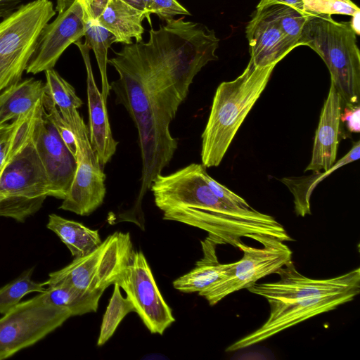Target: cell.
Listing matches in <instances>:
<instances>
[{
    "mask_svg": "<svg viewBox=\"0 0 360 360\" xmlns=\"http://www.w3.org/2000/svg\"><path fill=\"white\" fill-rule=\"evenodd\" d=\"M219 39L203 24L169 19L150 29L147 42L125 44L108 59L119 75L110 84L138 131L142 160L140 201L157 175L171 162L178 141L170 123L186 99L195 75L215 53Z\"/></svg>",
    "mask_w": 360,
    "mask_h": 360,
    "instance_id": "6da1fadb",
    "label": "cell"
},
{
    "mask_svg": "<svg viewBox=\"0 0 360 360\" xmlns=\"http://www.w3.org/2000/svg\"><path fill=\"white\" fill-rule=\"evenodd\" d=\"M205 168L192 163L170 174L156 176L150 189L164 219L198 228L219 244L234 247L242 237L255 234L284 242L293 240L273 217L217 195L207 183Z\"/></svg>",
    "mask_w": 360,
    "mask_h": 360,
    "instance_id": "7a4b0ae2",
    "label": "cell"
},
{
    "mask_svg": "<svg viewBox=\"0 0 360 360\" xmlns=\"http://www.w3.org/2000/svg\"><path fill=\"white\" fill-rule=\"evenodd\" d=\"M274 282L255 283L251 293L265 298L269 316L259 328L229 345L234 352L259 343L311 317L349 302L360 292V269L326 279H313L300 274L292 261L280 269Z\"/></svg>",
    "mask_w": 360,
    "mask_h": 360,
    "instance_id": "3957f363",
    "label": "cell"
},
{
    "mask_svg": "<svg viewBox=\"0 0 360 360\" xmlns=\"http://www.w3.org/2000/svg\"><path fill=\"white\" fill-rule=\"evenodd\" d=\"M41 98L29 112L13 120L6 155L0 167V217L20 222L37 212L49 196L48 177L33 136L42 110Z\"/></svg>",
    "mask_w": 360,
    "mask_h": 360,
    "instance_id": "277c9868",
    "label": "cell"
},
{
    "mask_svg": "<svg viewBox=\"0 0 360 360\" xmlns=\"http://www.w3.org/2000/svg\"><path fill=\"white\" fill-rule=\"evenodd\" d=\"M276 66L259 68L249 61L237 78L219 85L202 134L201 160L205 167H217L221 163Z\"/></svg>",
    "mask_w": 360,
    "mask_h": 360,
    "instance_id": "5b68a950",
    "label": "cell"
},
{
    "mask_svg": "<svg viewBox=\"0 0 360 360\" xmlns=\"http://www.w3.org/2000/svg\"><path fill=\"white\" fill-rule=\"evenodd\" d=\"M297 44L311 48L323 59L342 105H359L360 52L349 22H338L331 15L310 14Z\"/></svg>",
    "mask_w": 360,
    "mask_h": 360,
    "instance_id": "8992f818",
    "label": "cell"
},
{
    "mask_svg": "<svg viewBox=\"0 0 360 360\" xmlns=\"http://www.w3.org/2000/svg\"><path fill=\"white\" fill-rule=\"evenodd\" d=\"M134 252L129 233L116 231L90 253L50 273L44 283L46 286L67 285L84 293H103L117 282Z\"/></svg>",
    "mask_w": 360,
    "mask_h": 360,
    "instance_id": "52a82bcc",
    "label": "cell"
},
{
    "mask_svg": "<svg viewBox=\"0 0 360 360\" xmlns=\"http://www.w3.org/2000/svg\"><path fill=\"white\" fill-rule=\"evenodd\" d=\"M56 15L49 0L22 4L0 21V93L22 79L44 27Z\"/></svg>",
    "mask_w": 360,
    "mask_h": 360,
    "instance_id": "ba28073f",
    "label": "cell"
},
{
    "mask_svg": "<svg viewBox=\"0 0 360 360\" xmlns=\"http://www.w3.org/2000/svg\"><path fill=\"white\" fill-rule=\"evenodd\" d=\"M250 238L259 242L262 248H253L242 241L236 248L243 252V257L231 263L225 277L202 294L213 306L227 295L242 289L248 288L259 279L276 272L290 262L292 252L288 246L275 237L252 235Z\"/></svg>",
    "mask_w": 360,
    "mask_h": 360,
    "instance_id": "9c48e42d",
    "label": "cell"
},
{
    "mask_svg": "<svg viewBox=\"0 0 360 360\" xmlns=\"http://www.w3.org/2000/svg\"><path fill=\"white\" fill-rule=\"evenodd\" d=\"M71 316L66 309L44 302L39 294L20 302L0 319V360L34 345Z\"/></svg>",
    "mask_w": 360,
    "mask_h": 360,
    "instance_id": "30bf717a",
    "label": "cell"
},
{
    "mask_svg": "<svg viewBox=\"0 0 360 360\" xmlns=\"http://www.w3.org/2000/svg\"><path fill=\"white\" fill-rule=\"evenodd\" d=\"M66 122L77 143V168L70 190L59 208L87 216L103 202L105 174L91 145L88 127L79 112Z\"/></svg>",
    "mask_w": 360,
    "mask_h": 360,
    "instance_id": "8fae6325",
    "label": "cell"
},
{
    "mask_svg": "<svg viewBox=\"0 0 360 360\" xmlns=\"http://www.w3.org/2000/svg\"><path fill=\"white\" fill-rule=\"evenodd\" d=\"M117 283L126 292L134 312L151 333L162 335L175 321L142 252H134Z\"/></svg>",
    "mask_w": 360,
    "mask_h": 360,
    "instance_id": "7c38bea8",
    "label": "cell"
},
{
    "mask_svg": "<svg viewBox=\"0 0 360 360\" xmlns=\"http://www.w3.org/2000/svg\"><path fill=\"white\" fill-rule=\"evenodd\" d=\"M87 20L80 1L58 12L56 19L42 29L26 72L36 75L53 69L65 50L84 36Z\"/></svg>",
    "mask_w": 360,
    "mask_h": 360,
    "instance_id": "4fadbf2b",
    "label": "cell"
},
{
    "mask_svg": "<svg viewBox=\"0 0 360 360\" xmlns=\"http://www.w3.org/2000/svg\"><path fill=\"white\" fill-rule=\"evenodd\" d=\"M36 150L46 173L49 196L63 200L71 186L77 168V159L58 134L53 124L39 113L34 129Z\"/></svg>",
    "mask_w": 360,
    "mask_h": 360,
    "instance_id": "5bb4252c",
    "label": "cell"
},
{
    "mask_svg": "<svg viewBox=\"0 0 360 360\" xmlns=\"http://www.w3.org/2000/svg\"><path fill=\"white\" fill-rule=\"evenodd\" d=\"M74 44L80 51L86 71L89 140L100 165L104 167L115 153L118 142L112 136L106 103L94 79L89 57L91 49L81 40Z\"/></svg>",
    "mask_w": 360,
    "mask_h": 360,
    "instance_id": "9a60e30c",
    "label": "cell"
},
{
    "mask_svg": "<svg viewBox=\"0 0 360 360\" xmlns=\"http://www.w3.org/2000/svg\"><path fill=\"white\" fill-rule=\"evenodd\" d=\"M250 61L259 68L276 65L297 46L262 9H256L245 29Z\"/></svg>",
    "mask_w": 360,
    "mask_h": 360,
    "instance_id": "2e32d148",
    "label": "cell"
},
{
    "mask_svg": "<svg viewBox=\"0 0 360 360\" xmlns=\"http://www.w3.org/2000/svg\"><path fill=\"white\" fill-rule=\"evenodd\" d=\"M342 106L340 95L330 82L316 131L311 161L305 171H327L335 164L339 143Z\"/></svg>",
    "mask_w": 360,
    "mask_h": 360,
    "instance_id": "e0dca14e",
    "label": "cell"
},
{
    "mask_svg": "<svg viewBox=\"0 0 360 360\" xmlns=\"http://www.w3.org/2000/svg\"><path fill=\"white\" fill-rule=\"evenodd\" d=\"M216 240L207 237L202 242L203 257L196 262L193 269L173 281V287L179 291L202 295L226 276L230 264L220 263L217 257Z\"/></svg>",
    "mask_w": 360,
    "mask_h": 360,
    "instance_id": "ac0fdd59",
    "label": "cell"
},
{
    "mask_svg": "<svg viewBox=\"0 0 360 360\" xmlns=\"http://www.w3.org/2000/svg\"><path fill=\"white\" fill-rule=\"evenodd\" d=\"M144 13L133 8L122 0H110L97 18L98 23L110 31L117 42L131 44L143 39Z\"/></svg>",
    "mask_w": 360,
    "mask_h": 360,
    "instance_id": "d6986e66",
    "label": "cell"
},
{
    "mask_svg": "<svg viewBox=\"0 0 360 360\" xmlns=\"http://www.w3.org/2000/svg\"><path fill=\"white\" fill-rule=\"evenodd\" d=\"M41 80L21 79L0 94V123L13 121L29 112L44 94Z\"/></svg>",
    "mask_w": 360,
    "mask_h": 360,
    "instance_id": "ffe728a7",
    "label": "cell"
},
{
    "mask_svg": "<svg viewBox=\"0 0 360 360\" xmlns=\"http://www.w3.org/2000/svg\"><path fill=\"white\" fill-rule=\"evenodd\" d=\"M46 227L59 237L75 258L86 255L102 243L98 230L56 214H49Z\"/></svg>",
    "mask_w": 360,
    "mask_h": 360,
    "instance_id": "44dd1931",
    "label": "cell"
},
{
    "mask_svg": "<svg viewBox=\"0 0 360 360\" xmlns=\"http://www.w3.org/2000/svg\"><path fill=\"white\" fill-rule=\"evenodd\" d=\"M360 156V142L354 143L349 151L335 162L333 166L327 171L313 172L308 176L300 178H284L282 181L285 184L294 196L295 210L300 217L311 214L310 198L314 189L319 182L324 179L338 168L354 162Z\"/></svg>",
    "mask_w": 360,
    "mask_h": 360,
    "instance_id": "7402d4cb",
    "label": "cell"
},
{
    "mask_svg": "<svg viewBox=\"0 0 360 360\" xmlns=\"http://www.w3.org/2000/svg\"><path fill=\"white\" fill-rule=\"evenodd\" d=\"M102 294L84 293L71 286L58 284L48 286L39 295L44 302L66 309L73 316L96 311Z\"/></svg>",
    "mask_w": 360,
    "mask_h": 360,
    "instance_id": "603a6c76",
    "label": "cell"
},
{
    "mask_svg": "<svg viewBox=\"0 0 360 360\" xmlns=\"http://www.w3.org/2000/svg\"><path fill=\"white\" fill-rule=\"evenodd\" d=\"M85 43L92 49L100 70L101 94L107 103L110 87L107 77L108 50L112 44L117 42L115 37L101 26L96 20L89 19L86 22Z\"/></svg>",
    "mask_w": 360,
    "mask_h": 360,
    "instance_id": "cb8c5ba5",
    "label": "cell"
},
{
    "mask_svg": "<svg viewBox=\"0 0 360 360\" xmlns=\"http://www.w3.org/2000/svg\"><path fill=\"white\" fill-rule=\"evenodd\" d=\"M45 76L44 92L56 105L65 121H68L78 112L83 102L74 87L53 68L46 70Z\"/></svg>",
    "mask_w": 360,
    "mask_h": 360,
    "instance_id": "d4e9b609",
    "label": "cell"
},
{
    "mask_svg": "<svg viewBox=\"0 0 360 360\" xmlns=\"http://www.w3.org/2000/svg\"><path fill=\"white\" fill-rule=\"evenodd\" d=\"M113 285L112 295L103 317L97 341L98 346L103 345L112 336L127 314L135 311L129 298L122 296L119 284L115 283Z\"/></svg>",
    "mask_w": 360,
    "mask_h": 360,
    "instance_id": "484cf974",
    "label": "cell"
},
{
    "mask_svg": "<svg viewBox=\"0 0 360 360\" xmlns=\"http://www.w3.org/2000/svg\"><path fill=\"white\" fill-rule=\"evenodd\" d=\"M34 268L25 271L18 278L0 288V314H5L20 303L21 299L31 292H44V283L31 278Z\"/></svg>",
    "mask_w": 360,
    "mask_h": 360,
    "instance_id": "4316f807",
    "label": "cell"
},
{
    "mask_svg": "<svg viewBox=\"0 0 360 360\" xmlns=\"http://www.w3.org/2000/svg\"><path fill=\"white\" fill-rule=\"evenodd\" d=\"M297 47L303 27L310 15L292 6L275 4L262 8Z\"/></svg>",
    "mask_w": 360,
    "mask_h": 360,
    "instance_id": "83f0119b",
    "label": "cell"
},
{
    "mask_svg": "<svg viewBox=\"0 0 360 360\" xmlns=\"http://www.w3.org/2000/svg\"><path fill=\"white\" fill-rule=\"evenodd\" d=\"M44 116L53 124L60 138L72 154L76 157L77 148L75 135L52 100L44 92L42 96Z\"/></svg>",
    "mask_w": 360,
    "mask_h": 360,
    "instance_id": "f1b7e54d",
    "label": "cell"
},
{
    "mask_svg": "<svg viewBox=\"0 0 360 360\" xmlns=\"http://www.w3.org/2000/svg\"><path fill=\"white\" fill-rule=\"evenodd\" d=\"M304 11L309 14L352 16L360 9L351 0H303Z\"/></svg>",
    "mask_w": 360,
    "mask_h": 360,
    "instance_id": "f546056e",
    "label": "cell"
},
{
    "mask_svg": "<svg viewBox=\"0 0 360 360\" xmlns=\"http://www.w3.org/2000/svg\"><path fill=\"white\" fill-rule=\"evenodd\" d=\"M152 13L165 20L177 15H190V12L176 0H152L150 14Z\"/></svg>",
    "mask_w": 360,
    "mask_h": 360,
    "instance_id": "4dcf8cb0",
    "label": "cell"
},
{
    "mask_svg": "<svg viewBox=\"0 0 360 360\" xmlns=\"http://www.w3.org/2000/svg\"><path fill=\"white\" fill-rule=\"evenodd\" d=\"M77 1L84 4L88 20H97L110 0H56V11L65 10Z\"/></svg>",
    "mask_w": 360,
    "mask_h": 360,
    "instance_id": "1f68e13d",
    "label": "cell"
},
{
    "mask_svg": "<svg viewBox=\"0 0 360 360\" xmlns=\"http://www.w3.org/2000/svg\"><path fill=\"white\" fill-rule=\"evenodd\" d=\"M340 121L345 122L348 130L352 133L360 131V108L359 105L345 106L341 112Z\"/></svg>",
    "mask_w": 360,
    "mask_h": 360,
    "instance_id": "d6a6232c",
    "label": "cell"
},
{
    "mask_svg": "<svg viewBox=\"0 0 360 360\" xmlns=\"http://www.w3.org/2000/svg\"><path fill=\"white\" fill-rule=\"evenodd\" d=\"M275 4L288 5L304 12L303 0H260L257 6V9H262Z\"/></svg>",
    "mask_w": 360,
    "mask_h": 360,
    "instance_id": "836d02e7",
    "label": "cell"
},
{
    "mask_svg": "<svg viewBox=\"0 0 360 360\" xmlns=\"http://www.w3.org/2000/svg\"><path fill=\"white\" fill-rule=\"evenodd\" d=\"M23 0H0V19H3L15 10L22 4Z\"/></svg>",
    "mask_w": 360,
    "mask_h": 360,
    "instance_id": "e575fe53",
    "label": "cell"
},
{
    "mask_svg": "<svg viewBox=\"0 0 360 360\" xmlns=\"http://www.w3.org/2000/svg\"><path fill=\"white\" fill-rule=\"evenodd\" d=\"M133 8L141 11L144 13L146 18L151 25L150 6L152 0H122Z\"/></svg>",
    "mask_w": 360,
    "mask_h": 360,
    "instance_id": "d590c367",
    "label": "cell"
},
{
    "mask_svg": "<svg viewBox=\"0 0 360 360\" xmlns=\"http://www.w3.org/2000/svg\"><path fill=\"white\" fill-rule=\"evenodd\" d=\"M13 127L14 121H12L11 123H0V151L2 150L8 143Z\"/></svg>",
    "mask_w": 360,
    "mask_h": 360,
    "instance_id": "8d00e7d4",
    "label": "cell"
},
{
    "mask_svg": "<svg viewBox=\"0 0 360 360\" xmlns=\"http://www.w3.org/2000/svg\"><path fill=\"white\" fill-rule=\"evenodd\" d=\"M359 14H360V12L356 13V14L352 15V20L349 22L352 29L353 30V31L355 32V34L356 35L360 34V31H359V28H360V27H359L360 17H359Z\"/></svg>",
    "mask_w": 360,
    "mask_h": 360,
    "instance_id": "74e56055",
    "label": "cell"
}]
</instances>
